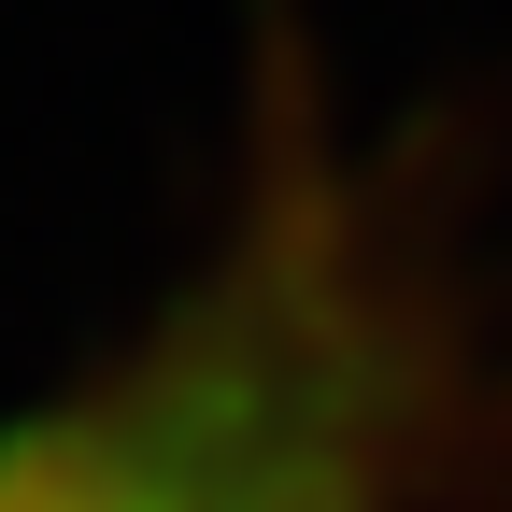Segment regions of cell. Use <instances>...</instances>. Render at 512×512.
<instances>
[{"instance_id": "obj_1", "label": "cell", "mask_w": 512, "mask_h": 512, "mask_svg": "<svg viewBox=\"0 0 512 512\" xmlns=\"http://www.w3.org/2000/svg\"><path fill=\"white\" fill-rule=\"evenodd\" d=\"M413 299L328 157H285L100 370L0 427V512H413Z\"/></svg>"}]
</instances>
